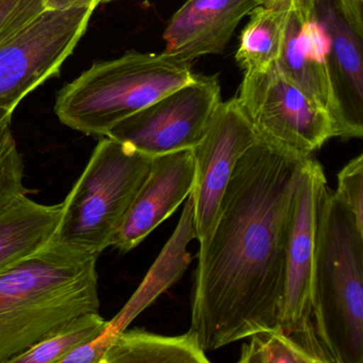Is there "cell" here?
<instances>
[{
    "label": "cell",
    "instance_id": "obj_20",
    "mask_svg": "<svg viewBox=\"0 0 363 363\" xmlns=\"http://www.w3.org/2000/svg\"><path fill=\"white\" fill-rule=\"evenodd\" d=\"M240 352V363H320L308 348L278 326L250 335Z\"/></svg>",
    "mask_w": 363,
    "mask_h": 363
},
{
    "label": "cell",
    "instance_id": "obj_26",
    "mask_svg": "<svg viewBox=\"0 0 363 363\" xmlns=\"http://www.w3.org/2000/svg\"><path fill=\"white\" fill-rule=\"evenodd\" d=\"M272 1H275V0H259V3L260 5H264V4L272 3ZM301 3L307 4V5H312L313 4L314 0H298Z\"/></svg>",
    "mask_w": 363,
    "mask_h": 363
},
{
    "label": "cell",
    "instance_id": "obj_14",
    "mask_svg": "<svg viewBox=\"0 0 363 363\" xmlns=\"http://www.w3.org/2000/svg\"><path fill=\"white\" fill-rule=\"evenodd\" d=\"M259 5V0H188L167 24L162 54L186 63L220 54L244 16Z\"/></svg>",
    "mask_w": 363,
    "mask_h": 363
},
{
    "label": "cell",
    "instance_id": "obj_16",
    "mask_svg": "<svg viewBox=\"0 0 363 363\" xmlns=\"http://www.w3.org/2000/svg\"><path fill=\"white\" fill-rule=\"evenodd\" d=\"M62 203L43 205L21 197L0 212V272L45 247L56 233Z\"/></svg>",
    "mask_w": 363,
    "mask_h": 363
},
{
    "label": "cell",
    "instance_id": "obj_10",
    "mask_svg": "<svg viewBox=\"0 0 363 363\" xmlns=\"http://www.w3.org/2000/svg\"><path fill=\"white\" fill-rule=\"evenodd\" d=\"M257 141L235 97L218 106L207 133L192 148L195 174L190 196L199 248L211 238L220 201L238 160Z\"/></svg>",
    "mask_w": 363,
    "mask_h": 363
},
{
    "label": "cell",
    "instance_id": "obj_21",
    "mask_svg": "<svg viewBox=\"0 0 363 363\" xmlns=\"http://www.w3.org/2000/svg\"><path fill=\"white\" fill-rule=\"evenodd\" d=\"M28 193L24 186L23 157L9 123L0 127V212Z\"/></svg>",
    "mask_w": 363,
    "mask_h": 363
},
{
    "label": "cell",
    "instance_id": "obj_24",
    "mask_svg": "<svg viewBox=\"0 0 363 363\" xmlns=\"http://www.w3.org/2000/svg\"><path fill=\"white\" fill-rule=\"evenodd\" d=\"M105 0H45V10H65L69 8H96Z\"/></svg>",
    "mask_w": 363,
    "mask_h": 363
},
{
    "label": "cell",
    "instance_id": "obj_11",
    "mask_svg": "<svg viewBox=\"0 0 363 363\" xmlns=\"http://www.w3.org/2000/svg\"><path fill=\"white\" fill-rule=\"evenodd\" d=\"M347 140L363 135V0H314Z\"/></svg>",
    "mask_w": 363,
    "mask_h": 363
},
{
    "label": "cell",
    "instance_id": "obj_18",
    "mask_svg": "<svg viewBox=\"0 0 363 363\" xmlns=\"http://www.w3.org/2000/svg\"><path fill=\"white\" fill-rule=\"evenodd\" d=\"M293 0H275L257 6L240 37L235 54L244 73L263 72L277 62L284 46Z\"/></svg>",
    "mask_w": 363,
    "mask_h": 363
},
{
    "label": "cell",
    "instance_id": "obj_15",
    "mask_svg": "<svg viewBox=\"0 0 363 363\" xmlns=\"http://www.w3.org/2000/svg\"><path fill=\"white\" fill-rule=\"evenodd\" d=\"M193 239H196V233L193 201L189 195L175 231L150 267L141 286L122 311L113 320H109L107 328L99 335V339L106 345L109 346L116 333L125 330L144 309L182 277L192 260L188 245Z\"/></svg>",
    "mask_w": 363,
    "mask_h": 363
},
{
    "label": "cell",
    "instance_id": "obj_9",
    "mask_svg": "<svg viewBox=\"0 0 363 363\" xmlns=\"http://www.w3.org/2000/svg\"><path fill=\"white\" fill-rule=\"evenodd\" d=\"M326 186L322 165L310 157L297 186L279 312V326L284 333L301 342L320 363L331 360L316 335L312 318L311 279L318 206Z\"/></svg>",
    "mask_w": 363,
    "mask_h": 363
},
{
    "label": "cell",
    "instance_id": "obj_17",
    "mask_svg": "<svg viewBox=\"0 0 363 363\" xmlns=\"http://www.w3.org/2000/svg\"><path fill=\"white\" fill-rule=\"evenodd\" d=\"M101 363H209V359L193 329L167 337L126 328L112 337Z\"/></svg>",
    "mask_w": 363,
    "mask_h": 363
},
{
    "label": "cell",
    "instance_id": "obj_1",
    "mask_svg": "<svg viewBox=\"0 0 363 363\" xmlns=\"http://www.w3.org/2000/svg\"><path fill=\"white\" fill-rule=\"evenodd\" d=\"M310 157L257 138L238 160L197 255L191 329L205 352L279 326L297 186Z\"/></svg>",
    "mask_w": 363,
    "mask_h": 363
},
{
    "label": "cell",
    "instance_id": "obj_22",
    "mask_svg": "<svg viewBox=\"0 0 363 363\" xmlns=\"http://www.w3.org/2000/svg\"><path fill=\"white\" fill-rule=\"evenodd\" d=\"M45 11V0H0V45Z\"/></svg>",
    "mask_w": 363,
    "mask_h": 363
},
{
    "label": "cell",
    "instance_id": "obj_2",
    "mask_svg": "<svg viewBox=\"0 0 363 363\" xmlns=\"http://www.w3.org/2000/svg\"><path fill=\"white\" fill-rule=\"evenodd\" d=\"M99 256L52 241L0 272V363L88 312H99Z\"/></svg>",
    "mask_w": 363,
    "mask_h": 363
},
{
    "label": "cell",
    "instance_id": "obj_7",
    "mask_svg": "<svg viewBox=\"0 0 363 363\" xmlns=\"http://www.w3.org/2000/svg\"><path fill=\"white\" fill-rule=\"evenodd\" d=\"M94 10H45L0 45V108L14 111L29 93L60 74Z\"/></svg>",
    "mask_w": 363,
    "mask_h": 363
},
{
    "label": "cell",
    "instance_id": "obj_3",
    "mask_svg": "<svg viewBox=\"0 0 363 363\" xmlns=\"http://www.w3.org/2000/svg\"><path fill=\"white\" fill-rule=\"evenodd\" d=\"M311 303L331 362L363 363V231L327 186L318 206Z\"/></svg>",
    "mask_w": 363,
    "mask_h": 363
},
{
    "label": "cell",
    "instance_id": "obj_6",
    "mask_svg": "<svg viewBox=\"0 0 363 363\" xmlns=\"http://www.w3.org/2000/svg\"><path fill=\"white\" fill-rule=\"evenodd\" d=\"M238 106L257 138L303 156H311L328 140L340 138L339 127L274 63L263 72L244 73Z\"/></svg>",
    "mask_w": 363,
    "mask_h": 363
},
{
    "label": "cell",
    "instance_id": "obj_13",
    "mask_svg": "<svg viewBox=\"0 0 363 363\" xmlns=\"http://www.w3.org/2000/svg\"><path fill=\"white\" fill-rule=\"evenodd\" d=\"M192 150L152 157L150 173L133 201L112 246L130 252L188 199L194 182Z\"/></svg>",
    "mask_w": 363,
    "mask_h": 363
},
{
    "label": "cell",
    "instance_id": "obj_4",
    "mask_svg": "<svg viewBox=\"0 0 363 363\" xmlns=\"http://www.w3.org/2000/svg\"><path fill=\"white\" fill-rule=\"evenodd\" d=\"M190 63L161 54L129 52L89 67L57 96L55 112L65 126L106 137L118 123L189 84Z\"/></svg>",
    "mask_w": 363,
    "mask_h": 363
},
{
    "label": "cell",
    "instance_id": "obj_23",
    "mask_svg": "<svg viewBox=\"0 0 363 363\" xmlns=\"http://www.w3.org/2000/svg\"><path fill=\"white\" fill-rule=\"evenodd\" d=\"M335 195L356 218L359 229L363 231V155L350 160L337 175Z\"/></svg>",
    "mask_w": 363,
    "mask_h": 363
},
{
    "label": "cell",
    "instance_id": "obj_8",
    "mask_svg": "<svg viewBox=\"0 0 363 363\" xmlns=\"http://www.w3.org/2000/svg\"><path fill=\"white\" fill-rule=\"evenodd\" d=\"M222 103L216 76L194 79L125 118L106 137L150 157L192 150L203 139Z\"/></svg>",
    "mask_w": 363,
    "mask_h": 363
},
{
    "label": "cell",
    "instance_id": "obj_5",
    "mask_svg": "<svg viewBox=\"0 0 363 363\" xmlns=\"http://www.w3.org/2000/svg\"><path fill=\"white\" fill-rule=\"evenodd\" d=\"M152 157L130 144L101 137L62 203L54 241L99 256L112 246L150 173Z\"/></svg>",
    "mask_w": 363,
    "mask_h": 363
},
{
    "label": "cell",
    "instance_id": "obj_19",
    "mask_svg": "<svg viewBox=\"0 0 363 363\" xmlns=\"http://www.w3.org/2000/svg\"><path fill=\"white\" fill-rule=\"evenodd\" d=\"M99 312H88L69 320L44 341L12 360L11 363H59L60 359L82 344L99 337L107 328Z\"/></svg>",
    "mask_w": 363,
    "mask_h": 363
},
{
    "label": "cell",
    "instance_id": "obj_25",
    "mask_svg": "<svg viewBox=\"0 0 363 363\" xmlns=\"http://www.w3.org/2000/svg\"><path fill=\"white\" fill-rule=\"evenodd\" d=\"M13 112L14 111H11V110L6 109V108H0V127H3L4 125L11 123Z\"/></svg>",
    "mask_w": 363,
    "mask_h": 363
},
{
    "label": "cell",
    "instance_id": "obj_12",
    "mask_svg": "<svg viewBox=\"0 0 363 363\" xmlns=\"http://www.w3.org/2000/svg\"><path fill=\"white\" fill-rule=\"evenodd\" d=\"M313 5V4H312ZM312 5L293 0L278 69L310 99L326 110L347 140L345 122L327 62V42L312 13Z\"/></svg>",
    "mask_w": 363,
    "mask_h": 363
}]
</instances>
